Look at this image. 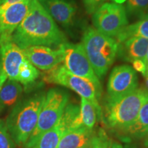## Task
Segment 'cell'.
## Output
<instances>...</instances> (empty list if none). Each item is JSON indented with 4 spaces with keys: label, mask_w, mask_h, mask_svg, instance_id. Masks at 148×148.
I'll return each instance as SVG.
<instances>
[{
    "label": "cell",
    "mask_w": 148,
    "mask_h": 148,
    "mask_svg": "<svg viewBox=\"0 0 148 148\" xmlns=\"http://www.w3.org/2000/svg\"><path fill=\"white\" fill-rule=\"evenodd\" d=\"M11 41L24 49L34 45L59 47L66 38L38 0H31L28 12L13 32Z\"/></svg>",
    "instance_id": "6da1fadb"
},
{
    "label": "cell",
    "mask_w": 148,
    "mask_h": 148,
    "mask_svg": "<svg viewBox=\"0 0 148 148\" xmlns=\"http://www.w3.org/2000/svg\"><path fill=\"white\" fill-rule=\"evenodd\" d=\"M45 97L40 92L20 99L7 116V128L17 145H25L36 127Z\"/></svg>",
    "instance_id": "7a4b0ae2"
},
{
    "label": "cell",
    "mask_w": 148,
    "mask_h": 148,
    "mask_svg": "<svg viewBox=\"0 0 148 148\" xmlns=\"http://www.w3.org/2000/svg\"><path fill=\"white\" fill-rule=\"evenodd\" d=\"M148 95L143 88H137L116 99H106L103 120L107 126L121 132L130 126L137 117L140 107Z\"/></svg>",
    "instance_id": "3957f363"
},
{
    "label": "cell",
    "mask_w": 148,
    "mask_h": 148,
    "mask_svg": "<svg viewBox=\"0 0 148 148\" xmlns=\"http://www.w3.org/2000/svg\"><path fill=\"white\" fill-rule=\"evenodd\" d=\"M82 44L97 77H102L114 62L117 54L116 39L88 27L83 35Z\"/></svg>",
    "instance_id": "277c9868"
},
{
    "label": "cell",
    "mask_w": 148,
    "mask_h": 148,
    "mask_svg": "<svg viewBox=\"0 0 148 148\" xmlns=\"http://www.w3.org/2000/svg\"><path fill=\"white\" fill-rule=\"evenodd\" d=\"M69 98V94L64 90L58 88L48 90L40 109L36 127L24 147H32L44 133L56 124L67 105Z\"/></svg>",
    "instance_id": "5b68a950"
},
{
    "label": "cell",
    "mask_w": 148,
    "mask_h": 148,
    "mask_svg": "<svg viewBox=\"0 0 148 148\" xmlns=\"http://www.w3.org/2000/svg\"><path fill=\"white\" fill-rule=\"evenodd\" d=\"M2 69L8 79L27 85L39 76V71L27 60L23 49L10 41L0 47Z\"/></svg>",
    "instance_id": "8992f818"
},
{
    "label": "cell",
    "mask_w": 148,
    "mask_h": 148,
    "mask_svg": "<svg viewBox=\"0 0 148 148\" xmlns=\"http://www.w3.org/2000/svg\"><path fill=\"white\" fill-rule=\"evenodd\" d=\"M43 79L49 83L69 88L80 95L81 97L90 101L97 110L98 118H100L102 112L98 103V99L100 97L101 92L92 82L71 73L63 64H60L47 71L44 75Z\"/></svg>",
    "instance_id": "52a82bcc"
},
{
    "label": "cell",
    "mask_w": 148,
    "mask_h": 148,
    "mask_svg": "<svg viewBox=\"0 0 148 148\" xmlns=\"http://www.w3.org/2000/svg\"><path fill=\"white\" fill-rule=\"evenodd\" d=\"M95 29L110 37H116L128 25L127 12L123 5L104 3L92 13Z\"/></svg>",
    "instance_id": "ba28073f"
},
{
    "label": "cell",
    "mask_w": 148,
    "mask_h": 148,
    "mask_svg": "<svg viewBox=\"0 0 148 148\" xmlns=\"http://www.w3.org/2000/svg\"><path fill=\"white\" fill-rule=\"evenodd\" d=\"M60 47L64 52L63 65L68 71L77 76L90 81L101 92V84L92 69L82 43L66 42Z\"/></svg>",
    "instance_id": "9c48e42d"
},
{
    "label": "cell",
    "mask_w": 148,
    "mask_h": 148,
    "mask_svg": "<svg viewBox=\"0 0 148 148\" xmlns=\"http://www.w3.org/2000/svg\"><path fill=\"white\" fill-rule=\"evenodd\" d=\"M138 88L136 71L129 65L115 66L112 70L107 84V99H116L127 95Z\"/></svg>",
    "instance_id": "30bf717a"
},
{
    "label": "cell",
    "mask_w": 148,
    "mask_h": 148,
    "mask_svg": "<svg viewBox=\"0 0 148 148\" xmlns=\"http://www.w3.org/2000/svg\"><path fill=\"white\" fill-rule=\"evenodd\" d=\"M79 112V107L77 105L67 103L56 124L44 133L31 148H58L61 138L70 128Z\"/></svg>",
    "instance_id": "8fae6325"
},
{
    "label": "cell",
    "mask_w": 148,
    "mask_h": 148,
    "mask_svg": "<svg viewBox=\"0 0 148 148\" xmlns=\"http://www.w3.org/2000/svg\"><path fill=\"white\" fill-rule=\"evenodd\" d=\"M31 0H24L0 10V47L11 41V37L28 12Z\"/></svg>",
    "instance_id": "7c38bea8"
},
{
    "label": "cell",
    "mask_w": 148,
    "mask_h": 148,
    "mask_svg": "<svg viewBox=\"0 0 148 148\" xmlns=\"http://www.w3.org/2000/svg\"><path fill=\"white\" fill-rule=\"evenodd\" d=\"M26 58L33 66L42 71H49L64 60V52L60 46L57 49L43 45H34L23 49Z\"/></svg>",
    "instance_id": "4fadbf2b"
},
{
    "label": "cell",
    "mask_w": 148,
    "mask_h": 148,
    "mask_svg": "<svg viewBox=\"0 0 148 148\" xmlns=\"http://www.w3.org/2000/svg\"><path fill=\"white\" fill-rule=\"evenodd\" d=\"M53 20L64 26L73 23L75 8L66 0H38Z\"/></svg>",
    "instance_id": "5bb4252c"
},
{
    "label": "cell",
    "mask_w": 148,
    "mask_h": 148,
    "mask_svg": "<svg viewBox=\"0 0 148 148\" xmlns=\"http://www.w3.org/2000/svg\"><path fill=\"white\" fill-rule=\"evenodd\" d=\"M118 44L117 54L121 59L130 62L136 60L145 61L148 49V38L133 37Z\"/></svg>",
    "instance_id": "9a60e30c"
},
{
    "label": "cell",
    "mask_w": 148,
    "mask_h": 148,
    "mask_svg": "<svg viewBox=\"0 0 148 148\" xmlns=\"http://www.w3.org/2000/svg\"><path fill=\"white\" fill-rule=\"evenodd\" d=\"M93 135L92 130L84 126L69 128L61 138L58 148H91Z\"/></svg>",
    "instance_id": "2e32d148"
},
{
    "label": "cell",
    "mask_w": 148,
    "mask_h": 148,
    "mask_svg": "<svg viewBox=\"0 0 148 148\" xmlns=\"http://www.w3.org/2000/svg\"><path fill=\"white\" fill-rule=\"evenodd\" d=\"M148 132V95L140 107L138 116L130 126L121 133L123 138L130 142L132 140L143 138Z\"/></svg>",
    "instance_id": "e0dca14e"
},
{
    "label": "cell",
    "mask_w": 148,
    "mask_h": 148,
    "mask_svg": "<svg viewBox=\"0 0 148 148\" xmlns=\"http://www.w3.org/2000/svg\"><path fill=\"white\" fill-rule=\"evenodd\" d=\"M23 88L19 82L7 79L0 90V114L13 108L20 100Z\"/></svg>",
    "instance_id": "ac0fdd59"
},
{
    "label": "cell",
    "mask_w": 148,
    "mask_h": 148,
    "mask_svg": "<svg viewBox=\"0 0 148 148\" xmlns=\"http://www.w3.org/2000/svg\"><path fill=\"white\" fill-rule=\"evenodd\" d=\"M97 117H98V115L95 106L90 101L84 97H81L79 112L73 120L70 128H77L84 126L90 130H92L95 124Z\"/></svg>",
    "instance_id": "d6986e66"
},
{
    "label": "cell",
    "mask_w": 148,
    "mask_h": 148,
    "mask_svg": "<svg viewBox=\"0 0 148 148\" xmlns=\"http://www.w3.org/2000/svg\"><path fill=\"white\" fill-rule=\"evenodd\" d=\"M133 37L148 38V16H144L139 21L127 25L116 36L118 43Z\"/></svg>",
    "instance_id": "ffe728a7"
},
{
    "label": "cell",
    "mask_w": 148,
    "mask_h": 148,
    "mask_svg": "<svg viewBox=\"0 0 148 148\" xmlns=\"http://www.w3.org/2000/svg\"><path fill=\"white\" fill-rule=\"evenodd\" d=\"M148 9V0H126L125 10L131 14L145 15Z\"/></svg>",
    "instance_id": "44dd1931"
},
{
    "label": "cell",
    "mask_w": 148,
    "mask_h": 148,
    "mask_svg": "<svg viewBox=\"0 0 148 148\" xmlns=\"http://www.w3.org/2000/svg\"><path fill=\"white\" fill-rule=\"evenodd\" d=\"M0 148H16L15 143L3 119H0Z\"/></svg>",
    "instance_id": "7402d4cb"
},
{
    "label": "cell",
    "mask_w": 148,
    "mask_h": 148,
    "mask_svg": "<svg viewBox=\"0 0 148 148\" xmlns=\"http://www.w3.org/2000/svg\"><path fill=\"white\" fill-rule=\"evenodd\" d=\"M112 145L106 132L102 129L98 131L97 134H94L91 142V148H110Z\"/></svg>",
    "instance_id": "603a6c76"
},
{
    "label": "cell",
    "mask_w": 148,
    "mask_h": 148,
    "mask_svg": "<svg viewBox=\"0 0 148 148\" xmlns=\"http://www.w3.org/2000/svg\"><path fill=\"white\" fill-rule=\"evenodd\" d=\"M107 0H83L85 8L88 13L92 14L101 5L106 3Z\"/></svg>",
    "instance_id": "cb8c5ba5"
},
{
    "label": "cell",
    "mask_w": 148,
    "mask_h": 148,
    "mask_svg": "<svg viewBox=\"0 0 148 148\" xmlns=\"http://www.w3.org/2000/svg\"><path fill=\"white\" fill-rule=\"evenodd\" d=\"M132 68L135 71L140 72L144 75L146 73V64L144 60H136L133 61Z\"/></svg>",
    "instance_id": "d4e9b609"
},
{
    "label": "cell",
    "mask_w": 148,
    "mask_h": 148,
    "mask_svg": "<svg viewBox=\"0 0 148 148\" xmlns=\"http://www.w3.org/2000/svg\"><path fill=\"white\" fill-rule=\"evenodd\" d=\"M22 1H24V0H4V1L0 5V10H5L10 5Z\"/></svg>",
    "instance_id": "484cf974"
},
{
    "label": "cell",
    "mask_w": 148,
    "mask_h": 148,
    "mask_svg": "<svg viewBox=\"0 0 148 148\" xmlns=\"http://www.w3.org/2000/svg\"><path fill=\"white\" fill-rule=\"evenodd\" d=\"M8 79V77H7V75H5V73L3 71L2 68L0 69V90H1V87H2L3 84H4L5 81Z\"/></svg>",
    "instance_id": "4316f807"
},
{
    "label": "cell",
    "mask_w": 148,
    "mask_h": 148,
    "mask_svg": "<svg viewBox=\"0 0 148 148\" xmlns=\"http://www.w3.org/2000/svg\"><path fill=\"white\" fill-rule=\"evenodd\" d=\"M125 148H148V147H140L138 145H136V144H133L131 143V142H129L128 145H125Z\"/></svg>",
    "instance_id": "83f0119b"
},
{
    "label": "cell",
    "mask_w": 148,
    "mask_h": 148,
    "mask_svg": "<svg viewBox=\"0 0 148 148\" xmlns=\"http://www.w3.org/2000/svg\"><path fill=\"white\" fill-rule=\"evenodd\" d=\"M143 76L145 77V82H144L145 83V87L143 88L146 90V91L148 92V72L146 73Z\"/></svg>",
    "instance_id": "f1b7e54d"
},
{
    "label": "cell",
    "mask_w": 148,
    "mask_h": 148,
    "mask_svg": "<svg viewBox=\"0 0 148 148\" xmlns=\"http://www.w3.org/2000/svg\"><path fill=\"white\" fill-rule=\"evenodd\" d=\"M144 138H145V139L143 140V146L145 147H148V132Z\"/></svg>",
    "instance_id": "f546056e"
},
{
    "label": "cell",
    "mask_w": 148,
    "mask_h": 148,
    "mask_svg": "<svg viewBox=\"0 0 148 148\" xmlns=\"http://www.w3.org/2000/svg\"><path fill=\"white\" fill-rule=\"evenodd\" d=\"M145 62V64H146V73H147V72H148V49H147V53H146Z\"/></svg>",
    "instance_id": "4dcf8cb0"
},
{
    "label": "cell",
    "mask_w": 148,
    "mask_h": 148,
    "mask_svg": "<svg viewBox=\"0 0 148 148\" xmlns=\"http://www.w3.org/2000/svg\"><path fill=\"white\" fill-rule=\"evenodd\" d=\"M112 148H123L121 144L118 143H112Z\"/></svg>",
    "instance_id": "1f68e13d"
},
{
    "label": "cell",
    "mask_w": 148,
    "mask_h": 148,
    "mask_svg": "<svg viewBox=\"0 0 148 148\" xmlns=\"http://www.w3.org/2000/svg\"><path fill=\"white\" fill-rule=\"evenodd\" d=\"M112 1H114V3H119V4H122V3L125 2L126 0H112Z\"/></svg>",
    "instance_id": "d6a6232c"
},
{
    "label": "cell",
    "mask_w": 148,
    "mask_h": 148,
    "mask_svg": "<svg viewBox=\"0 0 148 148\" xmlns=\"http://www.w3.org/2000/svg\"><path fill=\"white\" fill-rule=\"evenodd\" d=\"M2 68V59H1V49H0V69Z\"/></svg>",
    "instance_id": "836d02e7"
},
{
    "label": "cell",
    "mask_w": 148,
    "mask_h": 148,
    "mask_svg": "<svg viewBox=\"0 0 148 148\" xmlns=\"http://www.w3.org/2000/svg\"><path fill=\"white\" fill-rule=\"evenodd\" d=\"M3 1H4V0H0V5L1 4V3H2Z\"/></svg>",
    "instance_id": "e575fe53"
},
{
    "label": "cell",
    "mask_w": 148,
    "mask_h": 148,
    "mask_svg": "<svg viewBox=\"0 0 148 148\" xmlns=\"http://www.w3.org/2000/svg\"><path fill=\"white\" fill-rule=\"evenodd\" d=\"M144 16H148V9H147V14H145V15Z\"/></svg>",
    "instance_id": "d590c367"
},
{
    "label": "cell",
    "mask_w": 148,
    "mask_h": 148,
    "mask_svg": "<svg viewBox=\"0 0 148 148\" xmlns=\"http://www.w3.org/2000/svg\"><path fill=\"white\" fill-rule=\"evenodd\" d=\"M110 148H112V145H111V147Z\"/></svg>",
    "instance_id": "8d00e7d4"
}]
</instances>
